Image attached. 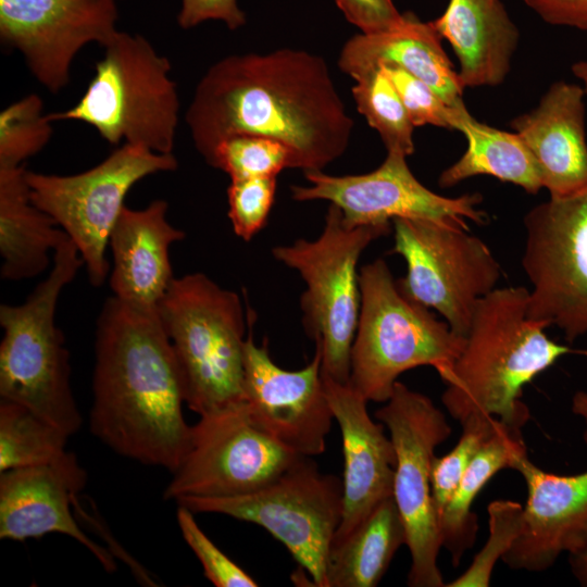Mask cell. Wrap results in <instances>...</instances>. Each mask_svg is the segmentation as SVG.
Masks as SVG:
<instances>
[{"instance_id":"41","label":"cell","mask_w":587,"mask_h":587,"mask_svg":"<svg viewBox=\"0 0 587 587\" xmlns=\"http://www.w3.org/2000/svg\"><path fill=\"white\" fill-rule=\"evenodd\" d=\"M569 557L573 576L580 586L587 587V545L578 552Z\"/></svg>"},{"instance_id":"19","label":"cell","mask_w":587,"mask_h":587,"mask_svg":"<svg viewBox=\"0 0 587 587\" xmlns=\"http://www.w3.org/2000/svg\"><path fill=\"white\" fill-rule=\"evenodd\" d=\"M86 480V472L72 452L54 464L1 472L0 538L24 541L62 534L75 539L108 572H113L116 566L110 552L84 533L71 510Z\"/></svg>"},{"instance_id":"1","label":"cell","mask_w":587,"mask_h":587,"mask_svg":"<svg viewBox=\"0 0 587 587\" xmlns=\"http://www.w3.org/2000/svg\"><path fill=\"white\" fill-rule=\"evenodd\" d=\"M185 121L205 162L222 140L243 134L282 142L292 168L303 172L323 171L340 158L354 127L325 60L290 48L215 62L199 80Z\"/></svg>"},{"instance_id":"20","label":"cell","mask_w":587,"mask_h":587,"mask_svg":"<svg viewBox=\"0 0 587 587\" xmlns=\"http://www.w3.org/2000/svg\"><path fill=\"white\" fill-rule=\"evenodd\" d=\"M325 392L342 440V517L333 540L352 532L392 496L396 451L384 424L367 412V400L350 384L322 374Z\"/></svg>"},{"instance_id":"24","label":"cell","mask_w":587,"mask_h":587,"mask_svg":"<svg viewBox=\"0 0 587 587\" xmlns=\"http://www.w3.org/2000/svg\"><path fill=\"white\" fill-rule=\"evenodd\" d=\"M433 27L452 47L465 89L502 84L520 41V30L501 0H449Z\"/></svg>"},{"instance_id":"12","label":"cell","mask_w":587,"mask_h":587,"mask_svg":"<svg viewBox=\"0 0 587 587\" xmlns=\"http://www.w3.org/2000/svg\"><path fill=\"white\" fill-rule=\"evenodd\" d=\"M375 417L389 432L396 451L392 497L402 517L411 554L408 585L445 587L437 559L441 547L432 498L430 471L435 449L451 427L429 397L399 380Z\"/></svg>"},{"instance_id":"14","label":"cell","mask_w":587,"mask_h":587,"mask_svg":"<svg viewBox=\"0 0 587 587\" xmlns=\"http://www.w3.org/2000/svg\"><path fill=\"white\" fill-rule=\"evenodd\" d=\"M300 454L282 446L250 420L243 402L201 415L163 498L226 497L266 485Z\"/></svg>"},{"instance_id":"5","label":"cell","mask_w":587,"mask_h":587,"mask_svg":"<svg viewBox=\"0 0 587 587\" xmlns=\"http://www.w3.org/2000/svg\"><path fill=\"white\" fill-rule=\"evenodd\" d=\"M359 284L350 386L367 401L386 402L398 377L411 369L432 366L442 378L463 350L465 337L405 296L384 259L363 265Z\"/></svg>"},{"instance_id":"18","label":"cell","mask_w":587,"mask_h":587,"mask_svg":"<svg viewBox=\"0 0 587 587\" xmlns=\"http://www.w3.org/2000/svg\"><path fill=\"white\" fill-rule=\"evenodd\" d=\"M525 480L521 533L502 561L513 570L542 572L563 553L587 545V470L574 475L544 471L528 455L512 465Z\"/></svg>"},{"instance_id":"31","label":"cell","mask_w":587,"mask_h":587,"mask_svg":"<svg viewBox=\"0 0 587 587\" xmlns=\"http://www.w3.org/2000/svg\"><path fill=\"white\" fill-rule=\"evenodd\" d=\"M52 121L43 113V103L30 93L11 103L0 113V168L23 166L52 136Z\"/></svg>"},{"instance_id":"9","label":"cell","mask_w":587,"mask_h":587,"mask_svg":"<svg viewBox=\"0 0 587 587\" xmlns=\"http://www.w3.org/2000/svg\"><path fill=\"white\" fill-rule=\"evenodd\" d=\"M193 513H218L257 524L279 540L311 577L326 587V562L342 517V480L300 457L261 488L226 497L176 500Z\"/></svg>"},{"instance_id":"2","label":"cell","mask_w":587,"mask_h":587,"mask_svg":"<svg viewBox=\"0 0 587 587\" xmlns=\"http://www.w3.org/2000/svg\"><path fill=\"white\" fill-rule=\"evenodd\" d=\"M89 428L115 453L173 473L189 446L180 371L158 308L112 296L97 321Z\"/></svg>"},{"instance_id":"32","label":"cell","mask_w":587,"mask_h":587,"mask_svg":"<svg viewBox=\"0 0 587 587\" xmlns=\"http://www.w3.org/2000/svg\"><path fill=\"white\" fill-rule=\"evenodd\" d=\"M230 179L277 176L292 168V153L282 142L254 135H235L222 140L207 162Z\"/></svg>"},{"instance_id":"10","label":"cell","mask_w":587,"mask_h":587,"mask_svg":"<svg viewBox=\"0 0 587 587\" xmlns=\"http://www.w3.org/2000/svg\"><path fill=\"white\" fill-rule=\"evenodd\" d=\"M177 166L173 153L124 143L85 172L53 175L26 170V180L33 203L68 235L84 260L91 285L99 287L109 274L105 250L126 195L142 178Z\"/></svg>"},{"instance_id":"40","label":"cell","mask_w":587,"mask_h":587,"mask_svg":"<svg viewBox=\"0 0 587 587\" xmlns=\"http://www.w3.org/2000/svg\"><path fill=\"white\" fill-rule=\"evenodd\" d=\"M545 23L587 32V0H522Z\"/></svg>"},{"instance_id":"33","label":"cell","mask_w":587,"mask_h":587,"mask_svg":"<svg viewBox=\"0 0 587 587\" xmlns=\"http://www.w3.org/2000/svg\"><path fill=\"white\" fill-rule=\"evenodd\" d=\"M501 421L486 415H473L464 421L455 446L442 457H434L430 471L432 498L437 521L458 487L467 466L499 427Z\"/></svg>"},{"instance_id":"36","label":"cell","mask_w":587,"mask_h":587,"mask_svg":"<svg viewBox=\"0 0 587 587\" xmlns=\"http://www.w3.org/2000/svg\"><path fill=\"white\" fill-rule=\"evenodd\" d=\"M195 513L178 504L177 524L182 536L201 563L204 576L216 587H257L259 584L229 559L200 528Z\"/></svg>"},{"instance_id":"43","label":"cell","mask_w":587,"mask_h":587,"mask_svg":"<svg viewBox=\"0 0 587 587\" xmlns=\"http://www.w3.org/2000/svg\"><path fill=\"white\" fill-rule=\"evenodd\" d=\"M573 75L580 82L587 97V60H580L571 65Z\"/></svg>"},{"instance_id":"38","label":"cell","mask_w":587,"mask_h":587,"mask_svg":"<svg viewBox=\"0 0 587 587\" xmlns=\"http://www.w3.org/2000/svg\"><path fill=\"white\" fill-rule=\"evenodd\" d=\"M347 21L363 34L388 30L403 17L392 0H334Z\"/></svg>"},{"instance_id":"4","label":"cell","mask_w":587,"mask_h":587,"mask_svg":"<svg viewBox=\"0 0 587 587\" xmlns=\"http://www.w3.org/2000/svg\"><path fill=\"white\" fill-rule=\"evenodd\" d=\"M85 265L72 239L53 251L52 266L22 304H1L0 397L22 404L68 436L78 432L82 415L71 387L70 353L55 324L62 289Z\"/></svg>"},{"instance_id":"8","label":"cell","mask_w":587,"mask_h":587,"mask_svg":"<svg viewBox=\"0 0 587 587\" xmlns=\"http://www.w3.org/2000/svg\"><path fill=\"white\" fill-rule=\"evenodd\" d=\"M391 224L350 227L330 203L324 228L314 240L298 239L272 249L275 260L296 270L307 285L300 298L303 328L322 353V374L349 384L351 347L361 292L358 262L374 240L388 235Z\"/></svg>"},{"instance_id":"30","label":"cell","mask_w":587,"mask_h":587,"mask_svg":"<svg viewBox=\"0 0 587 587\" xmlns=\"http://www.w3.org/2000/svg\"><path fill=\"white\" fill-rule=\"evenodd\" d=\"M352 96L358 111L380 136L387 152L405 157L414 152V125L388 76L382 67L355 78Z\"/></svg>"},{"instance_id":"28","label":"cell","mask_w":587,"mask_h":587,"mask_svg":"<svg viewBox=\"0 0 587 587\" xmlns=\"http://www.w3.org/2000/svg\"><path fill=\"white\" fill-rule=\"evenodd\" d=\"M525 454L527 450L521 429L501 422L467 466L438 517L441 547L451 555L453 566H458L464 552L472 548L478 533L477 516L472 511L475 498L494 475L503 469H512L513 463Z\"/></svg>"},{"instance_id":"27","label":"cell","mask_w":587,"mask_h":587,"mask_svg":"<svg viewBox=\"0 0 587 587\" xmlns=\"http://www.w3.org/2000/svg\"><path fill=\"white\" fill-rule=\"evenodd\" d=\"M405 542V527L390 496L352 532L333 540L326 562V587L377 586Z\"/></svg>"},{"instance_id":"7","label":"cell","mask_w":587,"mask_h":587,"mask_svg":"<svg viewBox=\"0 0 587 587\" xmlns=\"http://www.w3.org/2000/svg\"><path fill=\"white\" fill-rule=\"evenodd\" d=\"M75 105L48 114L50 121H79L111 145H138L173 153L180 101L171 62L140 35L117 30Z\"/></svg>"},{"instance_id":"22","label":"cell","mask_w":587,"mask_h":587,"mask_svg":"<svg viewBox=\"0 0 587 587\" xmlns=\"http://www.w3.org/2000/svg\"><path fill=\"white\" fill-rule=\"evenodd\" d=\"M167 208L161 199L142 210L123 208L109 239L113 255L110 287L117 299L157 308L175 278L170 248L186 234L166 220Z\"/></svg>"},{"instance_id":"13","label":"cell","mask_w":587,"mask_h":587,"mask_svg":"<svg viewBox=\"0 0 587 587\" xmlns=\"http://www.w3.org/2000/svg\"><path fill=\"white\" fill-rule=\"evenodd\" d=\"M523 223L527 315L573 342L587 335V188L535 205Z\"/></svg>"},{"instance_id":"35","label":"cell","mask_w":587,"mask_h":587,"mask_svg":"<svg viewBox=\"0 0 587 587\" xmlns=\"http://www.w3.org/2000/svg\"><path fill=\"white\" fill-rule=\"evenodd\" d=\"M276 177L230 179L228 217L235 234L249 241L266 224L276 193Z\"/></svg>"},{"instance_id":"42","label":"cell","mask_w":587,"mask_h":587,"mask_svg":"<svg viewBox=\"0 0 587 587\" xmlns=\"http://www.w3.org/2000/svg\"><path fill=\"white\" fill-rule=\"evenodd\" d=\"M571 411L584 422L583 440L587 447V390L576 391L571 400Z\"/></svg>"},{"instance_id":"21","label":"cell","mask_w":587,"mask_h":587,"mask_svg":"<svg viewBox=\"0 0 587 587\" xmlns=\"http://www.w3.org/2000/svg\"><path fill=\"white\" fill-rule=\"evenodd\" d=\"M585 98L580 84L558 80L536 108L510 123L532 153L549 198L572 197L587 188Z\"/></svg>"},{"instance_id":"16","label":"cell","mask_w":587,"mask_h":587,"mask_svg":"<svg viewBox=\"0 0 587 587\" xmlns=\"http://www.w3.org/2000/svg\"><path fill=\"white\" fill-rule=\"evenodd\" d=\"M249 334L243 351V403L252 423L275 441L304 455L322 454L334 419L322 377V353L315 348L310 363L297 371L279 367L265 338L252 336V310H247Z\"/></svg>"},{"instance_id":"37","label":"cell","mask_w":587,"mask_h":587,"mask_svg":"<svg viewBox=\"0 0 587 587\" xmlns=\"http://www.w3.org/2000/svg\"><path fill=\"white\" fill-rule=\"evenodd\" d=\"M395 86L414 127L450 129V107L429 85L395 66L379 65Z\"/></svg>"},{"instance_id":"6","label":"cell","mask_w":587,"mask_h":587,"mask_svg":"<svg viewBox=\"0 0 587 587\" xmlns=\"http://www.w3.org/2000/svg\"><path fill=\"white\" fill-rule=\"evenodd\" d=\"M157 308L188 408L201 416L243 402L248 321L239 296L192 273L175 277Z\"/></svg>"},{"instance_id":"11","label":"cell","mask_w":587,"mask_h":587,"mask_svg":"<svg viewBox=\"0 0 587 587\" xmlns=\"http://www.w3.org/2000/svg\"><path fill=\"white\" fill-rule=\"evenodd\" d=\"M394 247L407 264L400 290L437 311L465 337L478 302L497 288L501 267L470 228L421 218L392 220Z\"/></svg>"},{"instance_id":"29","label":"cell","mask_w":587,"mask_h":587,"mask_svg":"<svg viewBox=\"0 0 587 587\" xmlns=\"http://www.w3.org/2000/svg\"><path fill=\"white\" fill-rule=\"evenodd\" d=\"M68 437L28 408L0 400V473L62 461Z\"/></svg>"},{"instance_id":"17","label":"cell","mask_w":587,"mask_h":587,"mask_svg":"<svg viewBox=\"0 0 587 587\" xmlns=\"http://www.w3.org/2000/svg\"><path fill=\"white\" fill-rule=\"evenodd\" d=\"M116 0H0V38L50 92L70 82L77 53L117 32Z\"/></svg>"},{"instance_id":"25","label":"cell","mask_w":587,"mask_h":587,"mask_svg":"<svg viewBox=\"0 0 587 587\" xmlns=\"http://www.w3.org/2000/svg\"><path fill=\"white\" fill-rule=\"evenodd\" d=\"M67 234L30 200L26 170L0 168L1 277L33 278L47 270L49 252Z\"/></svg>"},{"instance_id":"39","label":"cell","mask_w":587,"mask_h":587,"mask_svg":"<svg viewBox=\"0 0 587 587\" xmlns=\"http://www.w3.org/2000/svg\"><path fill=\"white\" fill-rule=\"evenodd\" d=\"M210 20L224 22L235 30L246 23V15L237 0H182L177 16L182 28L189 29Z\"/></svg>"},{"instance_id":"34","label":"cell","mask_w":587,"mask_h":587,"mask_svg":"<svg viewBox=\"0 0 587 587\" xmlns=\"http://www.w3.org/2000/svg\"><path fill=\"white\" fill-rule=\"evenodd\" d=\"M488 539L471 565L445 587H488L496 563L505 555L523 525V505L495 500L488 505Z\"/></svg>"},{"instance_id":"26","label":"cell","mask_w":587,"mask_h":587,"mask_svg":"<svg viewBox=\"0 0 587 587\" xmlns=\"http://www.w3.org/2000/svg\"><path fill=\"white\" fill-rule=\"evenodd\" d=\"M450 129L466 139L464 153L444 170L438 178L442 188L453 187L477 176L489 175L536 195L542 184L535 160L516 133L491 127L476 120L463 101L450 107Z\"/></svg>"},{"instance_id":"23","label":"cell","mask_w":587,"mask_h":587,"mask_svg":"<svg viewBox=\"0 0 587 587\" xmlns=\"http://www.w3.org/2000/svg\"><path fill=\"white\" fill-rule=\"evenodd\" d=\"M338 64L352 78L382 64L398 66L429 85L449 105L463 101L458 71L430 22L411 12L395 27L358 34L342 47Z\"/></svg>"},{"instance_id":"3","label":"cell","mask_w":587,"mask_h":587,"mask_svg":"<svg viewBox=\"0 0 587 587\" xmlns=\"http://www.w3.org/2000/svg\"><path fill=\"white\" fill-rule=\"evenodd\" d=\"M528 292L522 286L496 288L478 302L463 350L441 378V402L460 424L486 415L522 429L530 415L523 388L561 357L587 355L550 339L547 326L527 315Z\"/></svg>"},{"instance_id":"15","label":"cell","mask_w":587,"mask_h":587,"mask_svg":"<svg viewBox=\"0 0 587 587\" xmlns=\"http://www.w3.org/2000/svg\"><path fill=\"white\" fill-rule=\"evenodd\" d=\"M404 154L387 152L374 171L335 176L323 171L304 172L308 186H291L297 201L326 200L337 205L350 227L391 224L392 220L421 218L470 228L467 222L488 223L479 208L480 193L450 198L425 187L410 170Z\"/></svg>"}]
</instances>
